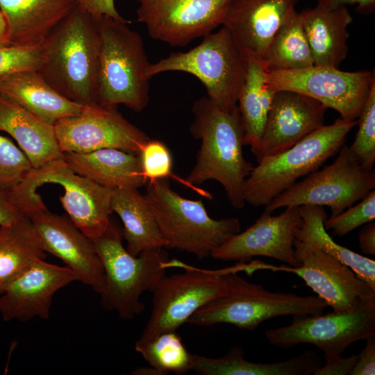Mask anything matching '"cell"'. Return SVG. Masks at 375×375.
Returning <instances> with one entry per match:
<instances>
[{"label": "cell", "mask_w": 375, "mask_h": 375, "mask_svg": "<svg viewBox=\"0 0 375 375\" xmlns=\"http://www.w3.org/2000/svg\"><path fill=\"white\" fill-rule=\"evenodd\" d=\"M192 110L190 131L201 140V147L187 183L193 186L215 180L224 188L231 204L243 208L245 181L254 166L244 156V128L238 106L223 110L204 96L194 103Z\"/></svg>", "instance_id": "obj_1"}, {"label": "cell", "mask_w": 375, "mask_h": 375, "mask_svg": "<svg viewBox=\"0 0 375 375\" xmlns=\"http://www.w3.org/2000/svg\"><path fill=\"white\" fill-rule=\"evenodd\" d=\"M100 45L99 18L76 5L43 43L38 72L66 98L95 103Z\"/></svg>", "instance_id": "obj_2"}, {"label": "cell", "mask_w": 375, "mask_h": 375, "mask_svg": "<svg viewBox=\"0 0 375 375\" xmlns=\"http://www.w3.org/2000/svg\"><path fill=\"white\" fill-rule=\"evenodd\" d=\"M169 267H181L182 274L164 275L153 290L150 317L138 340L147 341L160 333L176 331L199 308L238 290L245 279L238 274L251 275L262 269L263 262H237L219 269H203L172 259Z\"/></svg>", "instance_id": "obj_3"}, {"label": "cell", "mask_w": 375, "mask_h": 375, "mask_svg": "<svg viewBox=\"0 0 375 375\" xmlns=\"http://www.w3.org/2000/svg\"><path fill=\"white\" fill-rule=\"evenodd\" d=\"M47 183L64 189L59 199L72 222L92 240L101 236L110 222L114 189L100 185L76 174L62 158L33 168L24 180L8 192L11 202L24 214L47 208L36 190Z\"/></svg>", "instance_id": "obj_4"}, {"label": "cell", "mask_w": 375, "mask_h": 375, "mask_svg": "<svg viewBox=\"0 0 375 375\" xmlns=\"http://www.w3.org/2000/svg\"><path fill=\"white\" fill-rule=\"evenodd\" d=\"M127 19L99 18L101 45L96 103L135 112L149 101V62L144 40Z\"/></svg>", "instance_id": "obj_5"}, {"label": "cell", "mask_w": 375, "mask_h": 375, "mask_svg": "<svg viewBox=\"0 0 375 375\" xmlns=\"http://www.w3.org/2000/svg\"><path fill=\"white\" fill-rule=\"evenodd\" d=\"M122 240V228L110 219L106 231L92 241L104 270L101 306L130 320L144 312L140 297L146 291L152 292L166 274L169 260L164 248L147 249L133 256Z\"/></svg>", "instance_id": "obj_6"}, {"label": "cell", "mask_w": 375, "mask_h": 375, "mask_svg": "<svg viewBox=\"0 0 375 375\" xmlns=\"http://www.w3.org/2000/svg\"><path fill=\"white\" fill-rule=\"evenodd\" d=\"M148 183L144 195L167 242V248L186 251L198 259H203L240 232L238 218L212 219L201 200L181 197L170 188L168 178Z\"/></svg>", "instance_id": "obj_7"}, {"label": "cell", "mask_w": 375, "mask_h": 375, "mask_svg": "<svg viewBox=\"0 0 375 375\" xmlns=\"http://www.w3.org/2000/svg\"><path fill=\"white\" fill-rule=\"evenodd\" d=\"M356 125L357 120L338 119L315 130L287 150L260 159L245 181L246 203L254 207L265 206L299 178L317 170L338 153Z\"/></svg>", "instance_id": "obj_8"}, {"label": "cell", "mask_w": 375, "mask_h": 375, "mask_svg": "<svg viewBox=\"0 0 375 375\" xmlns=\"http://www.w3.org/2000/svg\"><path fill=\"white\" fill-rule=\"evenodd\" d=\"M247 57L235 43L229 31L222 28L203 37L202 41L185 52H175L150 63L147 76L167 72H181L198 78L210 101L229 110L237 106L244 83Z\"/></svg>", "instance_id": "obj_9"}, {"label": "cell", "mask_w": 375, "mask_h": 375, "mask_svg": "<svg viewBox=\"0 0 375 375\" xmlns=\"http://www.w3.org/2000/svg\"><path fill=\"white\" fill-rule=\"evenodd\" d=\"M326 303L317 296L273 292L244 281L231 294L217 298L195 311L187 323L197 326L229 324L252 331L269 319L323 314Z\"/></svg>", "instance_id": "obj_10"}, {"label": "cell", "mask_w": 375, "mask_h": 375, "mask_svg": "<svg viewBox=\"0 0 375 375\" xmlns=\"http://www.w3.org/2000/svg\"><path fill=\"white\" fill-rule=\"evenodd\" d=\"M374 188V169L363 167L349 147L343 144L331 164L296 182L265 206L264 210L273 212L282 208L326 206L331 210V217H335Z\"/></svg>", "instance_id": "obj_11"}, {"label": "cell", "mask_w": 375, "mask_h": 375, "mask_svg": "<svg viewBox=\"0 0 375 375\" xmlns=\"http://www.w3.org/2000/svg\"><path fill=\"white\" fill-rule=\"evenodd\" d=\"M269 342L288 349L310 344L323 351L325 360L341 356L351 344L375 335V298L345 312L293 317L284 326L265 332Z\"/></svg>", "instance_id": "obj_12"}, {"label": "cell", "mask_w": 375, "mask_h": 375, "mask_svg": "<svg viewBox=\"0 0 375 375\" xmlns=\"http://www.w3.org/2000/svg\"><path fill=\"white\" fill-rule=\"evenodd\" d=\"M267 82L274 90H290L311 97L351 122L358 119L375 84V74L374 70L345 72L313 65L298 69L267 71Z\"/></svg>", "instance_id": "obj_13"}, {"label": "cell", "mask_w": 375, "mask_h": 375, "mask_svg": "<svg viewBox=\"0 0 375 375\" xmlns=\"http://www.w3.org/2000/svg\"><path fill=\"white\" fill-rule=\"evenodd\" d=\"M137 20L149 36L185 47L222 26L231 0H134Z\"/></svg>", "instance_id": "obj_14"}, {"label": "cell", "mask_w": 375, "mask_h": 375, "mask_svg": "<svg viewBox=\"0 0 375 375\" xmlns=\"http://www.w3.org/2000/svg\"><path fill=\"white\" fill-rule=\"evenodd\" d=\"M54 128L62 153L115 148L139 153L149 140L143 131L126 119L117 108L97 103L85 105L78 115L57 122Z\"/></svg>", "instance_id": "obj_15"}, {"label": "cell", "mask_w": 375, "mask_h": 375, "mask_svg": "<svg viewBox=\"0 0 375 375\" xmlns=\"http://www.w3.org/2000/svg\"><path fill=\"white\" fill-rule=\"evenodd\" d=\"M294 249L299 266L269 265L268 269L295 274L334 312L350 310L375 298V290L333 256L296 239Z\"/></svg>", "instance_id": "obj_16"}, {"label": "cell", "mask_w": 375, "mask_h": 375, "mask_svg": "<svg viewBox=\"0 0 375 375\" xmlns=\"http://www.w3.org/2000/svg\"><path fill=\"white\" fill-rule=\"evenodd\" d=\"M272 213L264 210L251 226L215 248L210 256L238 262H247L253 256H264L289 266H299L294 249L295 234L302 224L299 208H285L278 215Z\"/></svg>", "instance_id": "obj_17"}, {"label": "cell", "mask_w": 375, "mask_h": 375, "mask_svg": "<svg viewBox=\"0 0 375 375\" xmlns=\"http://www.w3.org/2000/svg\"><path fill=\"white\" fill-rule=\"evenodd\" d=\"M76 281V275L67 267L38 259L3 287L0 314L6 322L47 319L56 292Z\"/></svg>", "instance_id": "obj_18"}, {"label": "cell", "mask_w": 375, "mask_h": 375, "mask_svg": "<svg viewBox=\"0 0 375 375\" xmlns=\"http://www.w3.org/2000/svg\"><path fill=\"white\" fill-rule=\"evenodd\" d=\"M40 237L43 249L61 260L76 279L99 294L104 287V270L93 241L68 216L47 208L28 215Z\"/></svg>", "instance_id": "obj_19"}, {"label": "cell", "mask_w": 375, "mask_h": 375, "mask_svg": "<svg viewBox=\"0 0 375 375\" xmlns=\"http://www.w3.org/2000/svg\"><path fill=\"white\" fill-rule=\"evenodd\" d=\"M326 109L304 94L277 90L259 144L251 151L257 162L287 150L324 126Z\"/></svg>", "instance_id": "obj_20"}, {"label": "cell", "mask_w": 375, "mask_h": 375, "mask_svg": "<svg viewBox=\"0 0 375 375\" xmlns=\"http://www.w3.org/2000/svg\"><path fill=\"white\" fill-rule=\"evenodd\" d=\"M299 0H231L222 26L247 57L262 59L279 28Z\"/></svg>", "instance_id": "obj_21"}, {"label": "cell", "mask_w": 375, "mask_h": 375, "mask_svg": "<svg viewBox=\"0 0 375 375\" xmlns=\"http://www.w3.org/2000/svg\"><path fill=\"white\" fill-rule=\"evenodd\" d=\"M76 0H0L8 45L38 46L72 12Z\"/></svg>", "instance_id": "obj_22"}, {"label": "cell", "mask_w": 375, "mask_h": 375, "mask_svg": "<svg viewBox=\"0 0 375 375\" xmlns=\"http://www.w3.org/2000/svg\"><path fill=\"white\" fill-rule=\"evenodd\" d=\"M0 94L51 125L81 114L85 106L59 93L38 70L23 71L1 78Z\"/></svg>", "instance_id": "obj_23"}, {"label": "cell", "mask_w": 375, "mask_h": 375, "mask_svg": "<svg viewBox=\"0 0 375 375\" xmlns=\"http://www.w3.org/2000/svg\"><path fill=\"white\" fill-rule=\"evenodd\" d=\"M63 159L78 174L112 189H139L147 183L138 153L115 148L63 153Z\"/></svg>", "instance_id": "obj_24"}, {"label": "cell", "mask_w": 375, "mask_h": 375, "mask_svg": "<svg viewBox=\"0 0 375 375\" xmlns=\"http://www.w3.org/2000/svg\"><path fill=\"white\" fill-rule=\"evenodd\" d=\"M0 132L7 133L16 141L33 168L63 158L54 125L45 122L1 94Z\"/></svg>", "instance_id": "obj_25"}, {"label": "cell", "mask_w": 375, "mask_h": 375, "mask_svg": "<svg viewBox=\"0 0 375 375\" xmlns=\"http://www.w3.org/2000/svg\"><path fill=\"white\" fill-rule=\"evenodd\" d=\"M300 13L314 65L339 67L349 51L348 26L353 21L349 10L316 6Z\"/></svg>", "instance_id": "obj_26"}, {"label": "cell", "mask_w": 375, "mask_h": 375, "mask_svg": "<svg viewBox=\"0 0 375 375\" xmlns=\"http://www.w3.org/2000/svg\"><path fill=\"white\" fill-rule=\"evenodd\" d=\"M111 208L123 223L122 236L130 253L138 256L147 249L167 248L147 200L138 189H114Z\"/></svg>", "instance_id": "obj_27"}, {"label": "cell", "mask_w": 375, "mask_h": 375, "mask_svg": "<svg viewBox=\"0 0 375 375\" xmlns=\"http://www.w3.org/2000/svg\"><path fill=\"white\" fill-rule=\"evenodd\" d=\"M267 71L261 58L247 57L246 76L237 106L244 128V144L250 146L251 151L259 144L276 92L267 82Z\"/></svg>", "instance_id": "obj_28"}, {"label": "cell", "mask_w": 375, "mask_h": 375, "mask_svg": "<svg viewBox=\"0 0 375 375\" xmlns=\"http://www.w3.org/2000/svg\"><path fill=\"white\" fill-rule=\"evenodd\" d=\"M39 233L24 215L0 226V288L38 259L45 258Z\"/></svg>", "instance_id": "obj_29"}, {"label": "cell", "mask_w": 375, "mask_h": 375, "mask_svg": "<svg viewBox=\"0 0 375 375\" xmlns=\"http://www.w3.org/2000/svg\"><path fill=\"white\" fill-rule=\"evenodd\" d=\"M299 208L302 224L296 232L295 239L315 246L333 256L375 290V260L341 246L333 240L324 227L327 215L324 206L306 205Z\"/></svg>", "instance_id": "obj_30"}, {"label": "cell", "mask_w": 375, "mask_h": 375, "mask_svg": "<svg viewBox=\"0 0 375 375\" xmlns=\"http://www.w3.org/2000/svg\"><path fill=\"white\" fill-rule=\"evenodd\" d=\"M262 60L268 71L298 69L314 65L300 12L296 11L279 28Z\"/></svg>", "instance_id": "obj_31"}, {"label": "cell", "mask_w": 375, "mask_h": 375, "mask_svg": "<svg viewBox=\"0 0 375 375\" xmlns=\"http://www.w3.org/2000/svg\"><path fill=\"white\" fill-rule=\"evenodd\" d=\"M135 349L163 375L182 374L190 370L191 353L176 331L165 332L147 341L138 340Z\"/></svg>", "instance_id": "obj_32"}, {"label": "cell", "mask_w": 375, "mask_h": 375, "mask_svg": "<svg viewBox=\"0 0 375 375\" xmlns=\"http://www.w3.org/2000/svg\"><path fill=\"white\" fill-rule=\"evenodd\" d=\"M358 129L349 149L360 164L373 169L375 162V84L357 119Z\"/></svg>", "instance_id": "obj_33"}, {"label": "cell", "mask_w": 375, "mask_h": 375, "mask_svg": "<svg viewBox=\"0 0 375 375\" xmlns=\"http://www.w3.org/2000/svg\"><path fill=\"white\" fill-rule=\"evenodd\" d=\"M32 169L24 151L10 139L0 134V191H10Z\"/></svg>", "instance_id": "obj_34"}, {"label": "cell", "mask_w": 375, "mask_h": 375, "mask_svg": "<svg viewBox=\"0 0 375 375\" xmlns=\"http://www.w3.org/2000/svg\"><path fill=\"white\" fill-rule=\"evenodd\" d=\"M375 219V191H371L361 201L351 206L340 214L327 218L324 222L326 230H332L333 234L343 237L356 228Z\"/></svg>", "instance_id": "obj_35"}, {"label": "cell", "mask_w": 375, "mask_h": 375, "mask_svg": "<svg viewBox=\"0 0 375 375\" xmlns=\"http://www.w3.org/2000/svg\"><path fill=\"white\" fill-rule=\"evenodd\" d=\"M43 51V44L33 47H0V80L23 71H38L42 61Z\"/></svg>", "instance_id": "obj_36"}, {"label": "cell", "mask_w": 375, "mask_h": 375, "mask_svg": "<svg viewBox=\"0 0 375 375\" xmlns=\"http://www.w3.org/2000/svg\"><path fill=\"white\" fill-rule=\"evenodd\" d=\"M138 154L143 175L147 181L172 176V155L162 142L149 139Z\"/></svg>", "instance_id": "obj_37"}, {"label": "cell", "mask_w": 375, "mask_h": 375, "mask_svg": "<svg viewBox=\"0 0 375 375\" xmlns=\"http://www.w3.org/2000/svg\"><path fill=\"white\" fill-rule=\"evenodd\" d=\"M76 5L95 18L108 17L118 20L126 19L117 11L115 0H76Z\"/></svg>", "instance_id": "obj_38"}, {"label": "cell", "mask_w": 375, "mask_h": 375, "mask_svg": "<svg viewBox=\"0 0 375 375\" xmlns=\"http://www.w3.org/2000/svg\"><path fill=\"white\" fill-rule=\"evenodd\" d=\"M358 360V355L342 358L341 356L326 360L314 375H351Z\"/></svg>", "instance_id": "obj_39"}, {"label": "cell", "mask_w": 375, "mask_h": 375, "mask_svg": "<svg viewBox=\"0 0 375 375\" xmlns=\"http://www.w3.org/2000/svg\"><path fill=\"white\" fill-rule=\"evenodd\" d=\"M365 340V346L358 354V360L351 375L375 374V335Z\"/></svg>", "instance_id": "obj_40"}, {"label": "cell", "mask_w": 375, "mask_h": 375, "mask_svg": "<svg viewBox=\"0 0 375 375\" xmlns=\"http://www.w3.org/2000/svg\"><path fill=\"white\" fill-rule=\"evenodd\" d=\"M348 4H357L360 13H370L374 10L375 0H317V6L324 9H334Z\"/></svg>", "instance_id": "obj_41"}, {"label": "cell", "mask_w": 375, "mask_h": 375, "mask_svg": "<svg viewBox=\"0 0 375 375\" xmlns=\"http://www.w3.org/2000/svg\"><path fill=\"white\" fill-rule=\"evenodd\" d=\"M24 215L11 202L8 192L0 191V226L12 222Z\"/></svg>", "instance_id": "obj_42"}, {"label": "cell", "mask_w": 375, "mask_h": 375, "mask_svg": "<svg viewBox=\"0 0 375 375\" xmlns=\"http://www.w3.org/2000/svg\"><path fill=\"white\" fill-rule=\"evenodd\" d=\"M359 246L362 252L367 255L375 254V222L363 226L358 235Z\"/></svg>", "instance_id": "obj_43"}, {"label": "cell", "mask_w": 375, "mask_h": 375, "mask_svg": "<svg viewBox=\"0 0 375 375\" xmlns=\"http://www.w3.org/2000/svg\"><path fill=\"white\" fill-rule=\"evenodd\" d=\"M8 24L3 13L0 9V47L8 45Z\"/></svg>", "instance_id": "obj_44"}, {"label": "cell", "mask_w": 375, "mask_h": 375, "mask_svg": "<svg viewBox=\"0 0 375 375\" xmlns=\"http://www.w3.org/2000/svg\"><path fill=\"white\" fill-rule=\"evenodd\" d=\"M131 374L134 375H163V374L158 369L153 367H140L135 369Z\"/></svg>", "instance_id": "obj_45"}, {"label": "cell", "mask_w": 375, "mask_h": 375, "mask_svg": "<svg viewBox=\"0 0 375 375\" xmlns=\"http://www.w3.org/2000/svg\"><path fill=\"white\" fill-rule=\"evenodd\" d=\"M1 288H0V295H1Z\"/></svg>", "instance_id": "obj_46"}]
</instances>
